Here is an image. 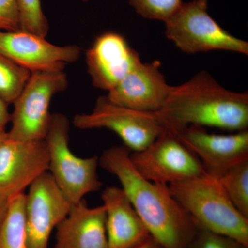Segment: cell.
Listing matches in <instances>:
<instances>
[{"instance_id": "25", "label": "cell", "mask_w": 248, "mask_h": 248, "mask_svg": "<svg viewBox=\"0 0 248 248\" xmlns=\"http://www.w3.org/2000/svg\"><path fill=\"white\" fill-rule=\"evenodd\" d=\"M11 199L0 196V230L7 214Z\"/></svg>"}, {"instance_id": "10", "label": "cell", "mask_w": 248, "mask_h": 248, "mask_svg": "<svg viewBox=\"0 0 248 248\" xmlns=\"http://www.w3.org/2000/svg\"><path fill=\"white\" fill-rule=\"evenodd\" d=\"M170 130L199 158L205 172L214 177H219L230 168L248 159V130L217 135L203 126L190 125Z\"/></svg>"}, {"instance_id": "3", "label": "cell", "mask_w": 248, "mask_h": 248, "mask_svg": "<svg viewBox=\"0 0 248 248\" xmlns=\"http://www.w3.org/2000/svg\"><path fill=\"white\" fill-rule=\"evenodd\" d=\"M169 187L197 228L226 235L248 246V218L235 208L218 178L205 173Z\"/></svg>"}, {"instance_id": "14", "label": "cell", "mask_w": 248, "mask_h": 248, "mask_svg": "<svg viewBox=\"0 0 248 248\" xmlns=\"http://www.w3.org/2000/svg\"><path fill=\"white\" fill-rule=\"evenodd\" d=\"M161 63L141 62L108 91L111 102L143 112H156L164 105L173 86H170L160 71Z\"/></svg>"}, {"instance_id": "9", "label": "cell", "mask_w": 248, "mask_h": 248, "mask_svg": "<svg viewBox=\"0 0 248 248\" xmlns=\"http://www.w3.org/2000/svg\"><path fill=\"white\" fill-rule=\"evenodd\" d=\"M71 205L48 172L32 183L26 195L28 247L48 248L52 232L66 218Z\"/></svg>"}, {"instance_id": "15", "label": "cell", "mask_w": 248, "mask_h": 248, "mask_svg": "<svg viewBox=\"0 0 248 248\" xmlns=\"http://www.w3.org/2000/svg\"><path fill=\"white\" fill-rule=\"evenodd\" d=\"M56 229L53 248H109L103 205L89 208L84 200L73 204Z\"/></svg>"}, {"instance_id": "17", "label": "cell", "mask_w": 248, "mask_h": 248, "mask_svg": "<svg viewBox=\"0 0 248 248\" xmlns=\"http://www.w3.org/2000/svg\"><path fill=\"white\" fill-rule=\"evenodd\" d=\"M26 194L11 197L0 230V248H29L25 225Z\"/></svg>"}, {"instance_id": "7", "label": "cell", "mask_w": 248, "mask_h": 248, "mask_svg": "<svg viewBox=\"0 0 248 248\" xmlns=\"http://www.w3.org/2000/svg\"><path fill=\"white\" fill-rule=\"evenodd\" d=\"M73 123L82 130H112L131 152L145 149L166 128L157 112H143L122 107L111 102L107 96L98 98L92 112L77 115Z\"/></svg>"}, {"instance_id": "18", "label": "cell", "mask_w": 248, "mask_h": 248, "mask_svg": "<svg viewBox=\"0 0 248 248\" xmlns=\"http://www.w3.org/2000/svg\"><path fill=\"white\" fill-rule=\"evenodd\" d=\"M218 179L235 208L248 218V159L227 170Z\"/></svg>"}, {"instance_id": "21", "label": "cell", "mask_w": 248, "mask_h": 248, "mask_svg": "<svg viewBox=\"0 0 248 248\" xmlns=\"http://www.w3.org/2000/svg\"><path fill=\"white\" fill-rule=\"evenodd\" d=\"M129 4L142 17L166 22L183 4L182 0H129Z\"/></svg>"}, {"instance_id": "23", "label": "cell", "mask_w": 248, "mask_h": 248, "mask_svg": "<svg viewBox=\"0 0 248 248\" xmlns=\"http://www.w3.org/2000/svg\"><path fill=\"white\" fill-rule=\"evenodd\" d=\"M21 30L17 0H0V31Z\"/></svg>"}, {"instance_id": "24", "label": "cell", "mask_w": 248, "mask_h": 248, "mask_svg": "<svg viewBox=\"0 0 248 248\" xmlns=\"http://www.w3.org/2000/svg\"><path fill=\"white\" fill-rule=\"evenodd\" d=\"M11 120V113L9 110V104L0 99V126L6 127Z\"/></svg>"}, {"instance_id": "26", "label": "cell", "mask_w": 248, "mask_h": 248, "mask_svg": "<svg viewBox=\"0 0 248 248\" xmlns=\"http://www.w3.org/2000/svg\"><path fill=\"white\" fill-rule=\"evenodd\" d=\"M131 248H164L153 238L150 236L149 238L140 243L137 246Z\"/></svg>"}, {"instance_id": "16", "label": "cell", "mask_w": 248, "mask_h": 248, "mask_svg": "<svg viewBox=\"0 0 248 248\" xmlns=\"http://www.w3.org/2000/svg\"><path fill=\"white\" fill-rule=\"evenodd\" d=\"M102 200L109 248H131L151 236L122 187H106Z\"/></svg>"}, {"instance_id": "12", "label": "cell", "mask_w": 248, "mask_h": 248, "mask_svg": "<svg viewBox=\"0 0 248 248\" xmlns=\"http://www.w3.org/2000/svg\"><path fill=\"white\" fill-rule=\"evenodd\" d=\"M0 52L31 73L63 71L81 55L78 46L53 45L46 37L22 31H0Z\"/></svg>"}, {"instance_id": "6", "label": "cell", "mask_w": 248, "mask_h": 248, "mask_svg": "<svg viewBox=\"0 0 248 248\" xmlns=\"http://www.w3.org/2000/svg\"><path fill=\"white\" fill-rule=\"evenodd\" d=\"M64 71L32 72L14 103L11 128L8 136L17 141L45 140L51 114L49 107L55 94L68 87Z\"/></svg>"}, {"instance_id": "13", "label": "cell", "mask_w": 248, "mask_h": 248, "mask_svg": "<svg viewBox=\"0 0 248 248\" xmlns=\"http://www.w3.org/2000/svg\"><path fill=\"white\" fill-rule=\"evenodd\" d=\"M86 58L93 86L108 92L141 62L140 54L115 32L97 37L86 52Z\"/></svg>"}, {"instance_id": "2", "label": "cell", "mask_w": 248, "mask_h": 248, "mask_svg": "<svg viewBox=\"0 0 248 248\" xmlns=\"http://www.w3.org/2000/svg\"><path fill=\"white\" fill-rule=\"evenodd\" d=\"M157 112L170 130L196 125L242 131L248 128V94L228 91L202 71L173 86Z\"/></svg>"}, {"instance_id": "5", "label": "cell", "mask_w": 248, "mask_h": 248, "mask_svg": "<svg viewBox=\"0 0 248 248\" xmlns=\"http://www.w3.org/2000/svg\"><path fill=\"white\" fill-rule=\"evenodd\" d=\"M166 24V35L184 53L228 50L248 55L246 41L232 35L208 13V0L184 3Z\"/></svg>"}, {"instance_id": "11", "label": "cell", "mask_w": 248, "mask_h": 248, "mask_svg": "<svg viewBox=\"0 0 248 248\" xmlns=\"http://www.w3.org/2000/svg\"><path fill=\"white\" fill-rule=\"evenodd\" d=\"M48 168L45 140L17 141L8 136L0 144V196L11 199L24 193Z\"/></svg>"}, {"instance_id": "27", "label": "cell", "mask_w": 248, "mask_h": 248, "mask_svg": "<svg viewBox=\"0 0 248 248\" xmlns=\"http://www.w3.org/2000/svg\"><path fill=\"white\" fill-rule=\"evenodd\" d=\"M6 127L0 126V144L8 138V132H6Z\"/></svg>"}, {"instance_id": "4", "label": "cell", "mask_w": 248, "mask_h": 248, "mask_svg": "<svg viewBox=\"0 0 248 248\" xmlns=\"http://www.w3.org/2000/svg\"><path fill=\"white\" fill-rule=\"evenodd\" d=\"M70 123L66 116H51L45 139L49 156L48 171L71 205L84 200L91 192L100 190L102 184L97 174V156L81 158L69 147Z\"/></svg>"}, {"instance_id": "22", "label": "cell", "mask_w": 248, "mask_h": 248, "mask_svg": "<svg viewBox=\"0 0 248 248\" xmlns=\"http://www.w3.org/2000/svg\"><path fill=\"white\" fill-rule=\"evenodd\" d=\"M187 248H248V246L226 235L198 228Z\"/></svg>"}, {"instance_id": "8", "label": "cell", "mask_w": 248, "mask_h": 248, "mask_svg": "<svg viewBox=\"0 0 248 248\" xmlns=\"http://www.w3.org/2000/svg\"><path fill=\"white\" fill-rule=\"evenodd\" d=\"M130 159L142 177L166 185L206 173L199 158L166 128L145 149L130 152Z\"/></svg>"}, {"instance_id": "20", "label": "cell", "mask_w": 248, "mask_h": 248, "mask_svg": "<svg viewBox=\"0 0 248 248\" xmlns=\"http://www.w3.org/2000/svg\"><path fill=\"white\" fill-rule=\"evenodd\" d=\"M20 16L21 30L46 37L49 25L41 0H17Z\"/></svg>"}, {"instance_id": "28", "label": "cell", "mask_w": 248, "mask_h": 248, "mask_svg": "<svg viewBox=\"0 0 248 248\" xmlns=\"http://www.w3.org/2000/svg\"><path fill=\"white\" fill-rule=\"evenodd\" d=\"M89 1H90V0H82V1H84V2H88Z\"/></svg>"}, {"instance_id": "19", "label": "cell", "mask_w": 248, "mask_h": 248, "mask_svg": "<svg viewBox=\"0 0 248 248\" xmlns=\"http://www.w3.org/2000/svg\"><path fill=\"white\" fill-rule=\"evenodd\" d=\"M31 72L0 52V99L8 104H14L28 80Z\"/></svg>"}, {"instance_id": "1", "label": "cell", "mask_w": 248, "mask_h": 248, "mask_svg": "<svg viewBox=\"0 0 248 248\" xmlns=\"http://www.w3.org/2000/svg\"><path fill=\"white\" fill-rule=\"evenodd\" d=\"M130 152L125 146L112 147L102 153L99 164L120 181L152 238L164 248H187L198 228L169 185L147 180L137 171Z\"/></svg>"}]
</instances>
